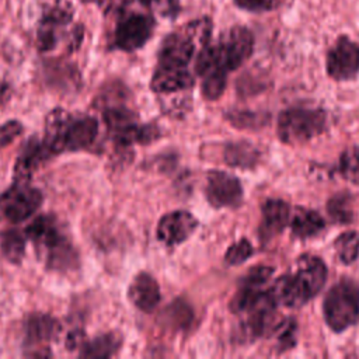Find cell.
Instances as JSON below:
<instances>
[{
	"mask_svg": "<svg viewBox=\"0 0 359 359\" xmlns=\"http://www.w3.org/2000/svg\"><path fill=\"white\" fill-rule=\"evenodd\" d=\"M24 233L48 269L62 272L77 268L79 254L56 216H36Z\"/></svg>",
	"mask_w": 359,
	"mask_h": 359,
	"instance_id": "obj_1",
	"label": "cell"
},
{
	"mask_svg": "<svg viewBox=\"0 0 359 359\" xmlns=\"http://www.w3.org/2000/svg\"><path fill=\"white\" fill-rule=\"evenodd\" d=\"M98 133V122L90 115L73 116L65 109H53L45 122L43 143L50 154L88 149Z\"/></svg>",
	"mask_w": 359,
	"mask_h": 359,
	"instance_id": "obj_2",
	"label": "cell"
},
{
	"mask_svg": "<svg viewBox=\"0 0 359 359\" xmlns=\"http://www.w3.org/2000/svg\"><path fill=\"white\" fill-rule=\"evenodd\" d=\"M212 27V20L202 17L168 34L160 45L157 65L188 67L191 60L198 55L196 50H201L210 42Z\"/></svg>",
	"mask_w": 359,
	"mask_h": 359,
	"instance_id": "obj_3",
	"label": "cell"
},
{
	"mask_svg": "<svg viewBox=\"0 0 359 359\" xmlns=\"http://www.w3.org/2000/svg\"><path fill=\"white\" fill-rule=\"evenodd\" d=\"M327 114L320 108L290 107L278 118V137L286 144H303L327 129Z\"/></svg>",
	"mask_w": 359,
	"mask_h": 359,
	"instance_id": "obj_4",
	"label": "cell"
},
{
	"mask_svg": "<svg viewBox=\"0 0 359 359\" xmlns=\"http://www.w3.org/2000/svg\"><path fill=\"white\" fill-rule=\"evenodd\" d=\"M324 320L335 332H342L359 321V286L349 279L335 283L325 294Z\"/></svg>",
	"mask_w": 359,
	"mask_h": 359,
	"instance_id": "obj_5",
	"label": "cell"
},
{
	"mask_svg": "<svg viewBox=\"0 0 359 359\" xmlns=\"http://www.w3.org/2000/svg\"><path fill=\"white\" fill-rule=\"evenodd\" d=\"M104 121L115 144L128 147L133 143L147 144L161 135L154 123L140 125L137 115L126 107H111L104 111Z\"/></svg>",
	"mask_w": 359,
	"mask_h": 359,
	"instance_id": "obj_6",
	"label": "cell"
},
{
	"mask_svg": "<svg viewBox=\"0 0 359 359\" xmlns=\"http://www.w3.org/2000/svg\"><path fill=\"white\" fill-rule=\"evenodd\" d=\"M215 62L219 69L233 72L238 69L254 50V35L243 25L227 29L216 43H212Z\"/></svg>",
	"mask_w": 359,
	"mask_h": 359,
	"instance_id": "obj_7",
	"label": "cell"
},
{
	"mask_svg": "<svg viewBox=\"0 0 359 359\" xmlns=\"http://www.w3.org/2000/svg\"><path fill=\"white\" fill-rule=\"evenodd\" d=\"M42 192L29 182L15 181L0 195V215L10 223H22L42 205Z\"/></svg>",
	"mask_w": 359,
	"mask_h": 359,
	"instance_id": "obj_8",
	"label": "cell"
},
{
	"mask_svg": "<svg viewBox=\"0 0 359 359\" xmlns=\"http://www.w3.org/2000/svg\"><path fill=\"white\" fill-rule=\"evenodd\" d=\"M156 20L151 14L137 11H122L119 14L115 32L114 45L123 52H135L143 48L153 36Z\"/></svg>",
	"mask_w": 359,
	"mask_h": 359,
	"instance_id": "obj_9",
	"label": "cell"
},
{
	"mask_svg": "<svg viewBox=\"0 0 359 359\" xmlns=\"http://www.w3.org/2000/svg\"><path fill=\"white\" fill-rule=\"evenodd\" d=\"M73 14L74 8L66 0H56L43 10L36 31V45L41 52L55 49L59 41L60 28H65L72 22Z\"/></svg>",
	"mask_w": 359,
	"mask_h": 359,
	"instance_id": "obj_10",
	"label": "cell"
},
{
	"mask_svg": "<svg viewBox=\"0 0 359 359\" xmlns=\"http://www.w3.org/2000/svg\"><path fill=\"white\" fill-rule=\"evenodd\" d=\"M327 73L337 81L353 80L359 73V43L339 36L327 52Z\"/></svg>",
	"mask_w": 359,
	"mask_h": 359,
	"instance_id": "obj_11",
	"label": "cell"
},
{
	"mask_svg": "<svg viewBox=\"0 0 359 359\" xmlns=\"http://www.w3.org/2000/svg\"><path fill=\"white\" fill-rule=\"evenodd\" d=\"M272 273L273 268L271 266L259 265L251 268L241 279L236 294L230 300V310L234 314H244L252 309L266 292L264 290V285L269 280Z\"/></svg>",
	"mask_w": 359,
	"mask_h": 359,
	"instance_id": "obj_12",
	"label": "cell"
},
{
	"mask_svg": "<svg viewBox=\"0 0 359 359\" xmlns=\"http://www.w3.org/2000/svg\"><path fill=\"white\" fill-rule=\"evenodd\" d=\"M205 196L213 208H234L243 201V185L229 172L210 171L206 177Z\"/></svg>",
	"mask_w": 359,
	"mask_h": 359,
	"instance_id": "obj_13",
	"label": "cell"
},
{
	"mask_svg": "<svg viewBox=\"0 0 359 359\" xmlns=\"http://www.w3.org/2000/svg\"><path fill=\"white\" fill-rule=\"evenodd\" d=\"M198 227V219L188 210L165 213L157 223L158 241L167 247H175L188 240Z\"/></svg>",
	"mask_w": 359,
	"mask_h": 359,
	"instance_id": "obj_14",
	"label": "cell"
},
{
	"mask_svg": "<svg viewBox=\"0 0 359 359\" xmlns=\"http://www.w3.org/2000/svg\"><path fill=\"white\" fill-rule=\"evenodd\" d=\"M195 84L194 74L188 67L157 65L150 80V88L154 93L168 94L174 91L189 90Z\"/></svg>",
	"mask_w": 359,
	"mask_h": 359,
	"instance_id": "obj_15",
	"label": "cell"
},
{
	"mask_svg": "<svg viewBox=\"0 0 359 359\" xmlns=\"http://www.w3.org/2000/svg\"><path fill=\"white\" fill-rule=\"evenodd\" d=\"M296 279L302 285L303 290L313 299L324 286L327 279V266L321 258L310 254L299 257L296 262Z\"/></svg>",
	"mask_w": 359,
	"mask_h": 359,
	"instance_id": "obj_16",
	"label": "cell"
},
{
	"mask_svg": "<svg viewBox=\"0 0 359 359\" xmlns=\"http://www.w3.org/2000/svg\"><path fill=\"white\" fill-rule=\"evenodd\" d=\"M49 149L45 146L43 140L36 137H31L21 149L15 165H14V175L15 181L29 182L34 172L42 165L45 160L50 157Z\"/></svg>",
	"mask_w": 359,
	"mask_h": 359,
	"instance_id": "obj_17",
	"label": "cell"
},
{
	"mask_svg": "<svg viewBox=\"0 0 359 359\" xmlns=\"http://www.w3.org/2000/svg\"><path fill=\"white\" fill-rule=\"evenodd\" d=\"M128 297L136 309L150 313L161 300L160 286L154 276L147 272H139L128 287Z\"/></svg>",
	"mask_w": 359,
	"mask_h": 359,
	"instance_id": "obj_18",
	"label": "cell"
},
{
	"mask_svg": "<svg viewBox=\"0 0 359 359\" xmlns=\"http://www.w3.org/2000/svg\"><path fill=\"white\" fill-rule=\"evenodd\" d=\"M262 220L259 226V234L262 238H271L289 224L290 206L282 199H266L262 206Z\"/></svg>",
	"mask_w": 359,
	"mask_h": 359,
	"instance_id": "obj_19",
	"label": "cell"
},
{
	"mask_svg": "<svg viewBox=\"0 0 359 359\" xmlns=\"http://www.w3.org/2000/svg\"><path fill=\"white\" fill-rule=\"evenodd\" d=\"M60 332L59 321L50 314H31L24 325L25 344L38 345L55 341Z\"/></svg>",
	"mask_w": 359,
	"mask_h": 359,
	"instance_id": "obj_20",
	"label": "cell"
},
{
	"mask_svg": "<svg viewBox=\"0 0 359 359\" xmlns=\"http://www.w3.org/2000/svg\"><path fill=\"white\" fill-rule=\"evenodd\" d=\"M269 292L275 302L285 307H300L310 300L294 273H286L278 278Z\"/></svg>",
	"mask_w": 359,
	"mask_h": 359,
	"instance_id": "obj_21",
	"label": "cell"
},
{
	"mask_svg": "<svg viewBox=\"0 0 359 359\" xmlns=\"http://www.w3.org/2000/svg\"><path fill=\"white\" fill-rule=\"evenodd\" d=\"M122 346V337L119 332H104L90 341H84L79 349L80 358L87 359H107L118 353Z\"/></svg>",
	"mask_w": 359,
	"mask_h": 359,
	"instance_id": "obj_22",
	"label": "cell"
},
{
	"mask_svg": "<svg viewBox=\"0 0 359 359\" xmlns=\"http://www.w3.org/2000/svg\"><path fill=\"white\" fill-rule=\"evenodd\" d=\"M289 226L294 237L310 238L318 236L325 229V222L316 210L296 208L290 215Z\"/></svg>",
	"mask_w": 359,
	"mask_h": 359,
	"instance_id": "obj_23",
	"label": "cell"
},
{
	"mask_svg": "<svg viewBox=\"0 0 359 359\" xmlns=\"http://www.w3.org/2000/svg\"><path fill=\"white\" fill-rule=\"evenodd\" d=\"M223 160L231 167L252 168L259 160V151L250 142H230L224 144Z\"/></svg>",
	"mask_w": 359,
	"mask_h": 359,
	"instance_id": "obj_24",
	"label": "cell"
},
{
	"mask_svg": "<svg viewBox=\"0 0 359 359\" xmlns=\"http://www.w3.org/2000/svg\"><path fill=\"white\" fill-rule=\"evenodd\" d=\"M27 236L15 229L0 231V252L10 264H20L25 255Z\"/></svg>",
	"mask_w": 359,
	"mask_h": 359,
	"instance_id": "obj_25",
	"label": "cell"
},
{
	"mask_svg": "<svg viewBox=\"0 0 359 359\" xmlns=\"http://www.w3.org/2000/svg\"><path fill=\"white\" fill-rule=\"evenodd\" d=\"M335 252L342 264H352L359 255V233L349 230L342 233L335 241Z\"/></svg>",
	"mask_w": 359,
	"mask_h": 359,
	"instance_id": "obj_26",
	"label": "cell"
},
{
	"mask_svg": "<svg viewBox=\"0 0 359 359\" xmlns=\"http://www.w3.org/2000/svg\"><path fill=\"white\" fill-rule=\"evenodd\" d=\"M327 210L330 217L339 224H348L353 220V209H352V198L348 194H337L334 195L328 203Z\"/></svg>",
	"mask_w": 359,
	"mask_h": 359,
	"instance_id": "obj_27",
	"label": "cell"
},
{
	"mask_svg": "<svg viewBox=\"0 0 359 359\" xmlns=\"http://www.w3.org/2000/svg\"><path fill=\"white\" fill-rule=\"evenodd\" d=\"M227 84V72L224 70H212L208 72L206 74L202 76V84H201V91L203 98L209 101H215L226 90Z\"/></svg>",
	"mask_w": 359,
	"mask_h": 359,
	"instance_id": "obj_28",
	"label": "cell"
},
{
	"mask_svg": "<svg viewBox=\"0 0 359 359\" xmlns=\"http://www.w3.org/2000/svg\"><path fill=\"white\" fill-rule=\"evenodd\" d=\"M226 119L240 129H257L268 122V115L245 109H231L226 112Z\"/></svg>",
	"mask_w": 359,
	"mask_h": 359,
	"instance_id": "obj_29",
	"label": "cell"
},
{
	"mask_svg": "<svg viewBox=\"0 0 359 359\" xmlns=\"http://www.w3.org/2000/svg\"><path fill=\"white\" fill-rule=\"evenodd\" d=\"M341 175L359 187V147L346 149L339 157Z\"/></svg>",
	"mask_w": 359,
	"mask_h": 359,
	"instance_id": "obj_30",
	"label": "cell"
},
{
	"mask_svg": "<svg viewBox=\"0 0 359 359\" xmlns=\"http://www.w3.org/2000/svg\"><path fill=\"white\" fill-rule=\"evenodd\" d=\"M252 254H254L252 244L247 238H241V240L233 243L227 248V251L224 254V261L227 265H241Z\"/></svg>",
	"mask_w": 359,
	"mask_h": 359,
	"instance_id": "obj_31",
	"label": "cell"
},
{
	"mask_svg": "<svg viewBox=\"0 0 359 359\" xmlns=\"http://www.w3.org/2000/svg\"><path fill=\"white\" fill-rule=\"evenodd\" d=\"M192 317H194V313L191 307L182 300L172 302V304L165 311V318L168 320V323L180 328L187 327L191 323Z\"/></svg>",
	"mask_w": 359,
	"mask_h": 359,
	"instance_id": "obj_32",
	"label": "cell"
},
{
	"mask_svg": "<svg viewBox=\"0 0 359 359\" xmlns=\"http://www.w3.org/2000/svg\"><path fill=\"white\" fill-rule=\"evenodd\" d=\"M296 321L294 320H285L280 321L272 332L276 334V342H278V349L280 352L290 349L296 344Z\"/></svg>",
	"mask_w": 359,
	"mask_h": 359,
	"instance_id": "obj_33",
	"label": "cell"
},
{
	"mask_svg": "<svg viewBox=\"0 0 359 359\" xmlns=\"http://www.w3.org/2000/svg\"><path fill=\"white\" fill-rule=\"evenodd\" d=\"M287 1L289 0H234V4L244 11L266 13L282 7Z\"/></svg>",
	"mask_w": 359,
	"mask_h": 359,
	"instance_id": "obj_34",
	"label": "cell"
},
{
	"mask_svg": "<svg viewBox=\"0 0 359 359\" xmlns=\"http://www.w3.org/2000/svg\"><path fill=\"white\" fill-rule=\"evenodd\" d=\"M24 130V126L20 121H7L0 126V147L8 146L14 139H17Z\"/></svg>",
	"mask_w": 359,
	"mask_h": 359,
	"instance_id": "obj_35",
	"label": "cell"
},
{
	"mask_svg": "<svg viewBox=\"0 0 359 359\" xmlns=\"http://www.w3.org/2000/svg\"><path fill=\"white\" fill-rule=\"evenodd\" d=\"M84 337L86 334L83 332V330H73L67 334L66 339H65V346L69 351H74V349H80V346L84 342Z\"/></svg>",
	"mask_w": 359,
	"mask_h": 359,
	"instance_id": "obj_36",
	"label": "cell"
},
{
	"mask_svg": "<svg viewBox=\"0 0 359 359\" xmlns=\"http://www.w3.org/2000/svg\"><path fill=\"white\" fill-rule=\"evenodd\" d=\"M133 0H101L100 6L105 13H118L121 14L125 11L126 6L130 4Z\"/></svg>",
	"mask_w": 359,
	"mask_h": 359,
	"instance_id": "obj_37",
	"label": "cell"
},
{
	"mask_svg": "<svg viewBox=\"0 0 359 359\" xmlns=\"http://www.w3.org/2000/svg\"><path fill=\"white\" fill-rule=\"evenodd\" d=\"M143 6H146V7H149V6H151L153 3H157V1H160V0H139Z\"/></svg>",
	"mask_w": 359,
	"mask_h": 359,
	"instance_id": "obj_38",
	"label": "cell"
},
{
	"mask_svg": "<svg viewBox=\"0 0 359 359\" xmlns=\"http://www.w3.org/2000/svg\"><path fill=\"white\" fill-rule=\"evenodd\" d=\"M81 3H97V4H100L101 3V0H80Z\"/></svg>",
	"mask_w": 359,
	"mask_h": 359,
	"instance_id": "obj_39",
	"label": "cell"
}]
</instances>
